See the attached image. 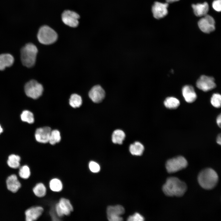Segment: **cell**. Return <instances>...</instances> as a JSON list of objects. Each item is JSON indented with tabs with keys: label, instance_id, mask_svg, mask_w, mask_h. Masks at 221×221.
<instances>
[{
	"label": "cell",
	"instance_id": "cell-1",
	"mask_svg": "<svg viewBox=\"0 0 221 221\" xmlns=\"http://www.w3.org/2000/svg\"><path fill=\"white\" fill-rule=\"evenodd\" d=\"M162 191L166 196L170 197H181L187 190L186 183L177 177L174 176L168 178L163 185Z\"/></svg>",
	"mask_w": 221,
	"mask_h": 221
},
{
	"label": "cell",
	"instance_id": "cell-2",
	"mask_svg": "<svg viewBox=\"0 0 221 221\" xmlns=\"http://www.w3.org/2000/svg\"><path fill=\"white\" fill-rule=\"evenodd\" d=\"M198 182L204 189L210 190L213 188L218 183L219 177L217 173L213 169L207 168L199 173L197 177Z\"/></svg>",
	"mask_w": 221,
	"mask_h": 221
},
{
	"label": "cell",
	"instance_id": "cell-3",
	"mask_svg": "<svg viewBox=\"0 0 221 221\" xmlns=\"http://www.w3.org/2000/svg\"><path fill=\"white\" fill-rule=\"evenodd\" d=\"M38 50L33 44L29 43L26 44L21 50V60L23 64L28 68L34 65Z\"/></svg>",
	"mask_w": 221,
	"mask_h": 221
},
{
	"label": "cell",
	"instance_id": "cell-4",
	"mask_svg": "<svg viewBox=\"0 0 221 221\" xmlns=\"http://www.w3.org/2000/svg\"><path fill=\"white\" fill-rule=\"evenodd\" d=\"M56 32L52 28L44 25L39 29L37 35L39 42L44 45H50L55 42L57 38Z\"/></svg>",
	"mask_w": 221,
	"mask_h": 221
},
{
	"label": "cell",
	"instance_id": "cell-5",
	"mask_svg": "<svg viewBox=\"0 0 221 221\" xmlns=\"http://www.w3.org/2000/svg\"><path fill=\"white\" fill-rule=\"evenodd\" d=\"M188 165L186 159L184 157L178 156L168 160L165 163L167 172L173 173L186 168Z\"/></svg>",
	"mask_w": 221,
	"mask_h": 221
},
{
	"label": "cell",
	"instance_id": "cell-6",
	"mask_svg": "<svg viewBox=\"0 0 221 221\" xmlns=\"http://www.w3.org/2000/svg\"><path fill=\"white\" fill-rule=\"evenodd\" d=\"M43 91L42 85L34 80L27 82L25 86V91L28 97L36 99L42 95Z\"/></svg>",
	"mask_w": 221,
	"mask_h": 221
},
{
	"label": "cell",
	"instance_id": "cell-7",
	"mask_svg": "<svg viewBox=\"0 0 221 221\" xmlns=\"http://www.w3.org/2000/svg\"><path fill=\"white\" fill-rule=\"evenodd\" d=\"M55 210L58 216L62 217L64 215H69L73 211V208L68 200L62 198L56 204Z\"/></svg>",
	"mask_w": 221,
	"mask_h": 221
},
{
	"label": "cell",
	"instance_id": "cell-8",
	"mask_svg": "<svg viewBox=\"0 0 221 221\" xmlns=\"http://www.w3.org/2000/svg\"><path fill=\"white\" fill-rule=\"evenodd\" d=\"M215 22L211 16L206 14L200 19L198 25L200 29L203 32L209 33L215 29Z\"/></svg>",
	"mask_w": 221,
	"mask_h": 221
},
{
	"label": "cell",
	"instance_id": "cell-9",
	"mask_svg": "<svg viewBox=\"0 0 221 221\" xmlns=\"http://www.w3.org/2000/svg\"><path fill=\"white\" fill-rule=\"evenodd\" d=\"M196 85L200 89L207 91L215 87L216 85L213 77L205 75H202L197 80Z\"/></svg>",
	"mask_w": 221,
	"mask_h": 221
},
{
	"label": "cell",
	"instance_id": "cell-10",
	"mask_svg": "<svg viewBox=\"0 0 221 221\" xmlns=\"http://www.w3.org/2000/svg\"><path fill=\"white\" fill-rule=\"evenodd\" d=\"M124 212V208L120 205L109 206L107 210V219L110 221H122L123 219L120 215Z\"/></svg>",
	"mask_w": 221,
	"mask_h": 221
},
{
	"label": "cell",
	"instance_id": "cell-11",
	"mask_svg": "<svg viewBox=\"0 0 221 221\" xmlns=\"http://www.w3.org/2000/svg\"><path fill=\"white\" fill-rule=\"evenodd\" d=\"M79 18L78 14L70 10L64 11L62 15V19L64 23L72 27H75L78 25Z\"/></svg>",
	"mask_w": 221,
	"mask_h": 221
},
{
	"label": "cell",
	"instance_id": "cell-12",
	"mask_svg": "<svg viewBox=\"0 0 221 221\" xmlns=\"http://www.w3.org/2000/svg\"><path fill=\"white\" fill-rule=\"evenodd\" d=\"M169 4L167 3L155 2L152 10L154 17L157 19H159L165 16L168 13L167 8Z\"/></svg>",
	"mask_w": 221,
	"mask_h": 221
},
{
	"label": "cell",
	"instance_id": "cell-13",
	"mask_svg": "<svg viewBox=\"0 0 221 221\" xmlns=\"http://www.w3.org/2000/svg\"><path fill=\"white\" fill-rule=\"evenodd\" d=\"M89 96L93 102L99 103L104 98L105 92L100 86L97 85L93 87L90 91Z\"/></svg>",
	"mask_w": 221,
	"mask_h": 221
},
{
	"label": "cell",
	"instance_id": "cell-14",
	"mask_svg": "<svg viewBox=\"0 0 221 221\" xmlns=\"http://www.w3.org/2000/svg\"><path fill=\"white\" fill-rule=\"evenodd\" d=\"M51 129L50 127L45 126L37 128L35 132V139L38 142L43 143L48 142Z\"/></svg>",
	"mask_w": 221,
	"mask_h": 221
},
{
	"label": "cell",
	"instance_id": "cell-15",
	"mask_svg": "<svg viewBox=\"0 0 221 221\" xmlns=\"http://www.w3.org/2000/svg\"><path fill=\"white\" fill-rule=\"evenodd\" d=\"M43 208L41 206H34L27 209L25 212L26 221H33L37 220L42 215Z\"/></svg>",
	"mask_w": 221,
	"mask_h": 221
},
{
	"label": "cell",
	"instance_id": "cell-16",
	"mask_svg": "<svg viewBox=\"0 0 221 221\" xmlns=\"http://www.w3.org/2000/svg\"><path fill=\"white\" fill-rule=\"evenodd\" d=\"M6 184L8 190L13 193L17 192L21 187V184L15 174H11L7 177Z\"/></svg>",
	"mask_w": 221,
	"mask_h": 221
},
{
	"label": "cell",
	"instance_id": "cell-17",
	"mask_svg": "<svg viewBox=\"0 0 221 221\" xmlns=\"http://www.w3.org/2000/svg\"><path fill=\"white\" fill-rule=\"evenodd\" d=\"M182 93L185 100L188 103L193 102L197 98L196 93L191 86H184L182 89Z\"/></svg>",
	"mask_w": 221,
	"mask_h": 221
},
{
	"label": "cell",
	"instance_id": "cell-18",
	"mask_svg": "<svg viewBox=\"0 0 221 221\" xmlns=\"http://www.w3.org/2000/svg\"><path fill=\"white\" fill-rule=\"evenodd\" d=\"M192 6L195 14L197 17L204 16L207 14L209 11V5L206 2L202 4H193Z\"/></svg>",
	"mask_w": 221,
	"mask_h": 221
},
{
	"label": "cell",
	"instance_id": "cell-19",
	"mask_svg": "<svg viewBox=\"0 0 221 221\" xmlns=\"http://www.w3.org/2000/svg\"><path fill=\"white\" fill-rule=\"evenodd\" d=\"M14 61V57L10 54L0 55V70H3L6 68L12 66Z\"/></svg>",
	"mask_w": 221,
	"mask_h": 221
},
{
	"label": "cell",
	"instance_id": "cell-20",
	"mask_svg": "<svg viewBox=\"0 0 221 221\" xmlns=\"http://www.w3.org/2000/svg\"><path fill=\"white\" fill-rule=\"evenodd\" d=\"M20 160L21 158L19 156L12 154L9 156L7 163L10 167L12 169H17L20 167Z\"/></svg>",
	"mask_w": 221,
	"mask_h": 221
},
{
	"label": "cell",
	"instance_id": "cell-21",
	"mask_svg": "<svg viewBox=\"0 0 221 221\" xmlns=\"http://www.w3.org/2000/svg\"><path fill=\"white\" fill-rule=\"evenodd\" d=\"M144 146L140 142H136L130 145L129 150L131 153L134 155L141 156L144 150Z\"/></svg>",
	"mask_w": 221,
	"mask_h": 221
},
{
	"label": "cell",
	"instance_id": "cell-22",
	"mask_svg": "<svg viewBox=\"0 0 221 221\" xmlns=\"http://www.w3.org/2000/svg\"><path fill=\"white\" fill-rule=\"evenodd\" d=\"M124 132L120 130H116L114 131L112 135V140L115 144H121L125 138Z\"/></svg>",
	"mask_w": 221,
	"mask_h": 221
},
{
	"label": "cell",
	"instance_id": "cell-23",
	"mask_svg": "<svg viewBox=\"0 0 221 221\" xmlns=\"http://www.w3.org/2000/svg\"><path fill=\"white\" fill-rule=\"evenodd\" d=\"M164 103V105L167 108L171 109L177 108L180 104L179 100L173 97L167 98L165 100Z\"/></svg>",
	"mask_w": 221,
	"mask_h": 221
},
{
	"label": "cell",
	"instance_id": "cell-24",
	"mask_svg": "<svg viewBox=\"0 0 221 221\" xmlns=\"http://www.w3.org/2000/svg\"><path fill=\"white\" fill-rule=\"evenodd\" d=\"M33 191L36 196L39 197H42L46 195V189L43 183H40L37 184L33 187Z\"/></svg>",
	"mask_w": 221,
	"mask_h": 221
},
{
	"label": "cell",
	"instance_id": "cell-25",
	"mask_svg": "<svg viewBox=\"0 0 221 221\" xmlns=\"http://www.w3.org/2000/svg\"><path fill=\"white\" fill-rule=\"evenodd\" d=\"M82 100L81 96L76 94L72 95L69 99V104L73 108L80 107L82 105Z\"/></svg>",
	"mask_w": 221,
	"mask_h": 221
},
{
	"label": "cell",
	"instance_id": "cell-26",
	"mask_svg": "<svg viewBox=\"0 0 221 221\" xmlns=\"http://www.w3.org/2000/svg\"><path fill=\"white\" fill-rule=\"evenodd\" d=\"M49 187L52 191L59 192L62 190L63 185L61 181L60 180L57 178H54L50 181Z\"/></svg>",
	"mask_w": 221,
	"mask_h": 221
},
{
	"label": "cell",
	"instance_id": "cell-27",
	"mask_svg": "<svg viewBox=\"0 0 221 221\" xmlns=\"http://www.w3.org/2000/svg\"><path fill=\"white\" fill-rule=\"evenodd\" d=\"M60 140L61 136L60 132L56 130H51L48 142L51 144L53 145L59 142Z\"/></svg>",
	"mask_w": 221,
	"mask_h": 221
},
{
	"label": "cell",
	"instance_id": "cell-28",
	"mask_svg": "<svg viewBox=\"0 0 221 221\" xmlns=\"http://www.w3.org/2000/svg\"><path fill=\"white\" fill-rule=\"evenodd\" d=\"M21 119L23 121L32 124L34 121L33 115L32 112L28 110H24L21 115Z\"/></svg>",
	"mask_w": 221,
	"mask_h": 221
},
{
	"label": "cell",
	"instance_id": "cell-29",
	"mask_svg": "<svg viewBox=\"0 0 221 221\" xmlns=\"http://www.w3.org/2000/svg\"><path fill=\"white\" fill-rule=\"evenodd\" d=\"M18 175L21 178L23 179L29 178L31 175V172L29 167L27 165H24L19 167Z\"/></svg>",
	"mask_w": 221,
	"mask_h": 221
},
{
	"label": "cell",
	"instance_id": "cell-30",
	"mask_svg": "<svg viewBox=\"0 0 221 221\" xmlns=\"http://www.w3.org/2000/svg\"><path fill=\"white\" fill-rule=\"evenodd\" d=\"M211 102L212 105L214 107L219 108L221 107V96L218 93L214 94L211 99Z\"/></svg>",
	"mask_w": 221,
	"mask_h": 221
},
{
	"label": "cell",
	"instance_id": "cell-31",
	"mask_svg": "<svg viewBox=\"0 0 221 221\" xmlns=\"http://www.w3.org/2000/svg\"><path fill=\"white\" fill-rule=\"evenodd\" d=\"M89 167L90 171L94 173H98L100 170L99 165L97 163L94 161H91L89 162Z\"/></svg>",
	"mask_w": 221,
	"mask_h": 221
},
{
	"label": "cell",
	"instance_id": "cell-32",
	"mask_svg": "<svg viewBox=\"0 0 221 221\" xmlns=\"http://www.w3.org/2000/svg\"><path fill=\"white\" fill-rule=\"evenodd\" d=\"M144 217L138 213H135L133 215L129 216L127 218L128 221H143Z\"/></svg>",
	"mask_w": 221,
	"mask_h": 221
},
{
	"label": "cell",
	"instance_id": "cell-33",
	"mask_svg": "<svg viewBox=\"0 0 221 221\" xmlns=\"http://www.w3.org/2000/svg\"><path fill=\"white\" fill-rule=\"evenodd\" d=\"M212 6L213 8L218 12L221 10V0H215L212 2Z\"/></svg>",
	"mask_w": 221,
	"mask_h": 221
},
{
	"label": "cell",
	"instance_id": "cell-34",
	"mask_svg": "<svg viewBox=\"0 0 221 221\" xmlns=\"http://www.w3.org/2000/svg\"><path fill=\"white\" fill-rule=\"evenodd\" d=\"M216 122L218 126L220 128L221 123V115L220 114L217 117Z\"/></svg>",
	"mask_w": 221,
	"mask_h": 221
},
{
	"label": "cell",
	"instance_id": "cell-35",
	"mask_svg": "<svg viewBox=\"0 0 221 221\" xmlns=\"http://www.w3.org/2000/svg\"><path fill=\"white\" fill-rule=\"evenodd\" d=\"M218 144H219V145H221V134H219L217 138V140H216Z\"/></svg>",
	"mask_w": 221,
	"mask_h": 221
},
{
	"label": "cell",
	"instance_id": "cell-36",
	"mask_svg": "<svg viewBox=\"0 0 221 221\" xmlns=\"http://www.w3.org/2000/svg\"><path fill=\"white\" fill-rule=\"evenodd\" d=\"M179 0H166V2L167 3H172L174 2H176Z\"/></svg>",
	"mask_w": 221,
	"mask_h": 221
},
{
	"label": "cell",
	"instance_id": "cell-37",
	"mask_svg": "<svg viewBox=\"0 0 221 221\" xmlns=\"http://www.w3.org/2000/svg\"><path fill=\"white\" fill-rule=\"evenodd\" d=\"M3 129L0 125V134L3 132Z\"/></svg>",
	"mask_w": 221,
	"mask_h": 221
}]
</instances>
